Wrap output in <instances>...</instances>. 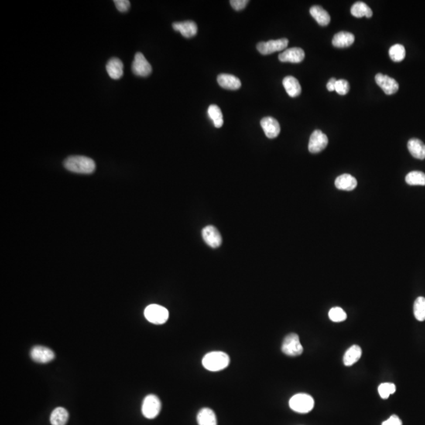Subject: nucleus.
I'll return each instance as SVG.
<instances>
[{
  "label": "nucleus",
  "mask_w": 425,
  "mask_h": 425,
  "mask_svg": "<svg viewBox=\"0 0 425 425\" xmlns=\"http://www.w3.org/2000/svg\"><path fill=\"white\" fill-rule=\"evenodd\" d=\"M67 170L76 173L90 174L96 169V163L92 159L85 156H70L64 162Z\"/></svg>",
  "instance_id": "1"
},
{
  "label": "nucleus",
  "mask_w": 425,
  "mask_h": 425,
  "mask_svg": "<svg viewBox=\"0 0 425 425\" xmlns=\"http://www.w3.org/2000/svg\"><path fill=\"white\" fill-rule=\"evenodd\" d=\"M203 367L210 372H218L229 365V356L222 351H212L203 357Z\"/></svg>",
  "instance_id": "2"
},
{
  "label": "nucleus",
  "mask_w": 425,
  "mask_h": 425,
  "mask_svg": "<svg viewBox=\"0 0 425 425\" xmlns=\"http://www.w3.org/2000/svg\"><path fill=\"white\" fill-rule=\"evenodd\" d=\"M289 406L292 410L299 413H307L314 407V400L310 395L300 393L292 397Z\"/></svg>",
  "instance_id": "3"
},
{
  "label": "nucleus",
  "mask_w": 425,
  "mask_h": 425,
  "mask_svg": "<svg viewBox=\"0 0 425 425\" xmlns=\"http://www.w3.org/2000/svg\"><path fill=\"white\" fill-rule=\"evenodd\" d=\"M145 316L152 324H162L169 319V311L166 308L159 305L152 304L145 309Z\"/></svg>",
  "instance_id": "4"
},
{
  "label": "nucleus",
  "mask_w": 425,
  "mask_h": 425,
  "mask_svg": "<svg viewBox=\"0 0 425 425\" xmlns=\"http://www.w3.org/2000/svg\"><path fill=\"white\" fill-rule=\"evenodd\" d=\"M281 350L284 354L291 357H297L303 352V347L301 344L299 336L296 333L288 335L284 340Z\"/></svg>",
  "instance_id": "5"
},
{
  "label": "nucleus",
  "mask_w": 425,
  "mask_h": 425,
  "mask_svg": "<svg viewBox=\"0 0 425 425\" xmlns=\"http://www.w3.org/2000/svg\"><path fill=\"white\" fill-rule=\"evenodd\" d=\"M162 409L160 399L155 395L145 397L142 404V413L148 419H154L158 416Z\"/></svg>",
  "instance_id": "6"
},
{
  "label": "nucleus",
  "mask_w": 425,
  "mask_h": 425,
  "mask_svg": "<svg viewBox=\"0 0 425 425\" xmlns=\"http://www.w3.org/2000/svg\"><path fill=\"white\" fill-rule=\"evenodd\" d=\"M289 45V39L286 38L269 40L267 42H261L257 45L258 52L264 56L271 55L274 52L285 50Z\"/></svg>",
  "instance_id": "7"
},
{
  "label": "nucleus",
  "mask_w": 425,
  "mask_h": 425,
  "mask_svg": "<svg viewBox=\"0 0 425 425\" xmlns=\"http://www.w3.org/2000/svg\"><path fill=\"white\" fill-rule=\"evenodd\" d=\"M132 70L134 74L138 77H146L152 73V67L145 56L140 52H138L135 54L134 57Z\"/></svg>",
  "instance_id": "8"
},
{
  "label": "nucleus",
  "mask_w": 425,
  "mask_h": 425,
  "mask_svg": "<svg viewBox=\"0 0 425 425\" xmlns=\"http://www.w3.org/2000/svg\"><path fill=\"white\" fill-rule=\"evenodd\" d=\"M327 144L328 139L327 135L323 133L320 130H315L310 135L308 148L310 153L317 154L322 152L327 147Z\"/></svg>",
  "instance_id": "9"
},
{
  "label": "nucleus",
  "mask_w": 425,
  "mask_h": 425,
  "mask_svg": "<svg viewBox=\"0 0 425 425\" xmlns=\"http://www.w3.org/2000/svg\"><path fill=\"white\" fill-rule=\"evenodd\" d=\"M30 356L34 361L40 364H46L55 359V353L49 347L43 346H36L32 347Z\"/></svg>",
  "instance_id": "10"
},
{
  "label": "nucleus",
  "mask_w": 425,
  "mask_h": 425,
  "mask_svg": "<svg viewBox=\"0 0 425 425\" xmlns=\"http://www.w3.org/2000/svg\"><path fill=\"white\" fill-rule=\"evenodd\" d=\"M375 80L377 85L381 87L386 95H393L399 91V83L388 75L378 73L375 75Z\"/></svg>",
  "instance_id": "11"
},
{
  "label": "nucleus",
  "mask_w": 425,
  "mask_h": 425,
  "mask_svg": "<svg viewBox=\"0 0 425 425\" xmlns=\"http://www.w3.org/2000/svg\"><path fill=\"white\" fill-rule=\"evenodd\" d=\"M203 240L212 248H217L222 243V238L218 230L214 226L208 225L202 231Z\"/></svg>",
  "instance_id": "12"
},
{
  "label": "nucleus",
  "mask_w": 425,
  "mask_h": 425,
  "mask_svg": "<svg viewBox=\"0 0 425 425\" xmlns=\"http://www.w3.org/2000/svg\"><path fill=\"white\" fill-rule=\"evenodd\" d=\"M305 58L304 51L299 48L287 49L279 55V60L282 63H299Z\"/></svg>",
  "instance_id": "13"
},
{
  "label": "nucleus",
  "mask_w": 425,
  "mask_h": 425,
  "mask_svg": "<svg viewBox=\"0 0 425 425\" xmlns=\"http://www.w3.org/2000/svg\"><path fill=\"white\" fill-rule=\"evenodd\" d=\"M261 126L266 135L269 139H274L279 135L280 132V126L277 120L272 117H265L261 121Z\"/></svg>",
  "instance_id": "14"
},
{
  "label": "nucleus",
  "mask_w": 425,
  "mask_h": 425,
  "mask_svg": "<svg viewBox=\"0 0 425 425\" xmlns=\"http://www.w3.org/2000/svg\"><path fill=\"white\" fill-rule=\"evenodd\" d=\"M173 28L175 31L180 32L185 38H191L196 36L198 32L197 25L192 21L183 22H174Z\"/></svg>",
  "instance_id": "15"
},
{
  "label": "nucleus",
  "mask_w": 425,
  "mask_h": 425,
  "mask_svg": "<svg viewBox=\"0 0 425 425\" xmlns=\"http://www.w3.org/2000/svg\"><path fill=\"white\" fill-rule=\"evenodd\" d=\"M217 82L219 85L227 90L234 91V90H238L241 87V81L240 79L231 74L223 73V74L219 75L217 77Z\"/></svg>",
  "instance_id": "16"
},
{
  "label": "nucleus",
  "mask_w": 425,
  "mask_h": 425,
  "mask_svg": "<svg viewBox=\"0 0 425 425\" xmlns=\"http://www.w3.org/2000/svg\"><path fill=\"white\" fill-rule=\"evenodd\" d=\"M106 68L109 76L114 80H118L124 74V65L122 62L117 58L110 59Z\"/></svg>",
  "instance_id": "17"
},
{
  "label": "nucleus",
  "mask_w": 425,
  "mask_h": 425,
  "mask_svg": "<svg viewBox=\"0 0 425 425\" xmlns=\"http://www.w3.org/2000/svg\"><path fill=\"white\" fill-rule=\"evenodd\" d=\"M354 34L348 32H340L335 35L333 39V45L338 49L349 48L354 43Z\"/></svg>",
  "instance_id": "18"
},
{
  "label": "nucleus",
  "mask_w": 425,
  "mask_h": 425,
  "mask_svg": "<svg viewBox=\"0 0 425 425\" xmlns=\"http://www.w3.org/2000/svg\"><path fill=\"white\" fill-rule=\"evenodd\" d=\"M357 184H358V182L355 177L347 173L340 175L335 181V185L337 188L340 190L348 191V192L354 190L357 187Z\"/></svg>",
  "instance_id": "19"
},
{
  "label": "nucleus",
  "mask_w": 425,
  "mask_h": 425,
  "mask_svg": "<svg viewBox=\"0 0 425 425\" xmlns=\"http://www.w3.org/2000/svg\"><path fill=\"white\" fill-rule=\"evenodd\" d=\"M283 85L289 97L296 98L302 92V87L296 77L289 76L283 80Z\"/></svg>",
  "instance_id": "20"
},
{
  "label": "nucleus",
  "mask_w": 425,
  "mask_h": 425,
  "mask_svg": "<svg viewBox=\"0 0 425 425\" xmlns=\"http://www.w3.org/2000/svg\"><path fill=\"white\" fill-rule=\"evenodd\" d=\"M408 150L415 159L423 160L425 159V145L420 139L413 138L408 142Z\"/></svg>",
  "instance_id": "21"
},
{
  "label": "nucleus",
  "mask_w": 425,
  "mask_h": 425,
  "mask_svg": "<svg viewBox=\"0 0 425 425\" xmlns=\"http://www.w3.org/2000/svg\"><path fill=\"white\" fill-rule=\"evenodd\" d=\"M310 13L311 16L317 21L320 26H327L330 23L331 17L328 13L320 6H313L310 8Z\"/></svg>",
  "instance_id": "22"
},
{
  "label": "nucleus",
  "mask_w": 425,
  "mask_h": 425,
  "mask_svg": "<svg viewBox=\"0 0 425 425\" xmlns=\"http://www.w3.org/2000/svg\"><path fill=\"white\" fill-rule=\"evenodd\" d=\"M199 425H217L215 413L211 409L203 408L197 415Z\"/></svg>",
  "instance_id": "23"
},
{
  "label": "nucleus",
  "mask_w": 425,
  "mask_h": 425,
  "mask_svg": "<svg viewBox=\"0 0 425 425\" xmlns=\"http://www.w3.org/2000/svg\"><path fill=\"white\" fill-rule=\"evenodd\" d=\"M361 357V349L359 346L354 345L346 351L344 356V363L346 366H351L359 361Z\"/></svg>",
  "instance_id": "24"
},
{
  "label": "nucleus",
  "mask_w": 425,
  "mask_h": 425,
  "mask_svg": "<svg viewBox=\"0 0 425 425\" xmlns=\"http://www.w3.org/2000/svg\"><path fill=\"white\" fill-rule=\"evenodd\" d=\"M69 419V413L63 407H58L52 411L50 421L52 425H66Z\"/></svg>",
  "instance_id": "25"
},
{
  "label": "nucleus",
  "mask_w": 425,
  "mask_h": 425,
  "mask_svg": "<svg viewBox=\"0 0 425 425\" xmlns=\"http://www.w3.org/2000/svg\"><path fill=\"white\" fill-rule=\"evenodd\" d=\"M351 15L355 18H372V11L366 4L363 2H357L352 6L351 10Z\"/></svg>",
  "instance_id": "26"
},
{
  "label": "nucleus",
  "mask_w": 425,
  "mask_h": 425,
  "mask_svg": "<svg viewBox=\"0 0 425 425\" xmlns=\"http://www.w3.org/2000/svg\"><path fill=\"white\" fill-rule=\"evenodd\" d=\"M208 115L210 119L214 122V126L219 128L222 127L224 124L223 114L221 109L217 105H210L208 108Z\"/></svg>",
  "instance_id": "27"
},
{
  "label": "nucleus",
  "mask_w": 425,
  "mask_h": 425,
  "mask_svg": "<svg viewBox=\"0 0 425 425\" xmlns=\"http://www.w3.org/2000/svg\"><path fill=\"white\" fill-rule=\"evenodd\" d=\"M406 182L411 186H425V173L420 171H413L406 176Z\"/></svg>",
  "instance_id": "28"
},
{
  "label": "nucleus",
  "mask_w": 425,
  "mask_h": 425,
  "mask_svg": "<svg viewBox=\"0 0 425 425\" xmlns=\"http://www.w3.org/2000/svg\"><path fill=\"white\" fill-rule=\"evenodd\" d=\"M413 313L414 317L419 321L425 320V298L418 297L415 300L413 305Z\"/></svg>",
  "instance_id": "29"
},
{
  "label": "nucleus",
  "mask_w": 425,
  "mask_h": 425,
  "mask_svg": "<svg viewBox=\"0 0 425 425\" xmlns=\"http://www.w3.org/2000/svg\"><path fill=\"white\" fill-rule=\"evenodd\" d=\"M390 58L394 62L399 63L406 57V49L402 44H395L390 49Z\"/></svg>",
  "instance_id": "30"
},
{
  "label": "nucleus",
  "mask_w": 425,
  "mask_h": 425,
  "mask_svg": "<svg viewBox=\"0 0 425 425\" xmlns=\"http://www.w3.org/2000/svg\"><path fill=\"white\" fill-rule=\"evenodd\" d=\"M328 317L330 320L333 322H342L347 319V315L342 308H332L328 313Z\"/></svg>",
  "instance_id": "31"
},
{
  "label": "nucleus",
  "mask_w": 425,
  "mask_h": 425,
  "mask_svg": "<svg viewBox=\"0 0 425 425\" xmlns=\"http://www.w3.org/2000/svg\"><path fill=\"white\" fill-rule=\"evenodd\" d=\"M395 391H396V387H395L394 384H392V383L381 384L379 388H378V392H379L380 395L384 399H388L390 395L395 393Z\"/></svg>",
  "instance_id": "32"
},
{
  "label": "nucleus",
  "mask_w": 425,
  "mask_h": 425,
  "mask_svg": "<svg viewBox=\"0 0 425 425\" xmlns=\"http://www.w3.org/2000/svg\"><path fill=\"white\" fill-rule=\"evenodd\" d=\"M335 91L340 96H345L350 91V84L347 80L344 79L337 80L335 85Z\"/></svg>",
  "instance_id": "33"
},
{
  "label": "nucleus",
  "mask_w": 425,
  "mask_h": 425,
  "mask_svg": "<svg viewBox=\"0 0 425 425\" xmlns=\"http://www.w3.org/2000/svg\"><path fill=\"white\" fill-rule=\"evenodd\" d=\"M116 8L120 12H127L130 8V2L128 0H115L114 1Z\"/></svg>",
  "instance_id": "34"
},
{
  "label": "nucleus",
  "mask_w": 425,
  "mask_h": 425,
  "mask_svg": "<svg viewBox=\"0 0 425 425\" xmlns=\"http://www.w3.org/2000/svg\"><path fill=\"white\" fill-rule=\"evenodd\" d=\"M248 3H249L248 0H231V1H230V4L235 11H241V10L244 9Z\"/></svg>",
  "instance_id": "35"
},
{
  "label": "nucleus",
  "mask_w": 425,
  "mask_h": 425,
  "mask_svg": "<svg viewBox=\"0 0 425 425\" xmlns=\"http://www.w3.org/2000/svg\"><path fill=\"white\" fill-rule=\"evenodd\" d=\"M382 425H402V420L396 415H392L388 420L383 422Z\"/></svg>",
  "instance_id": "36"
},
{
  "label": "nucleus",
  "mask_w": 425,
  "mask_h": 425,
  "mask_svg": "<svg viewBox=\"0 0 425 425\" xmlns=\"http://www.w3.org/2000/svg\"><path fill=\"white\" fill-rule=\"evenodd\" d=\"M337 80L336 78H331L329 80V81L327 82V88L329 91H335V85H336V82H337Z\"/></svg>",
  "instance_id": "37"
}]
</instances>
